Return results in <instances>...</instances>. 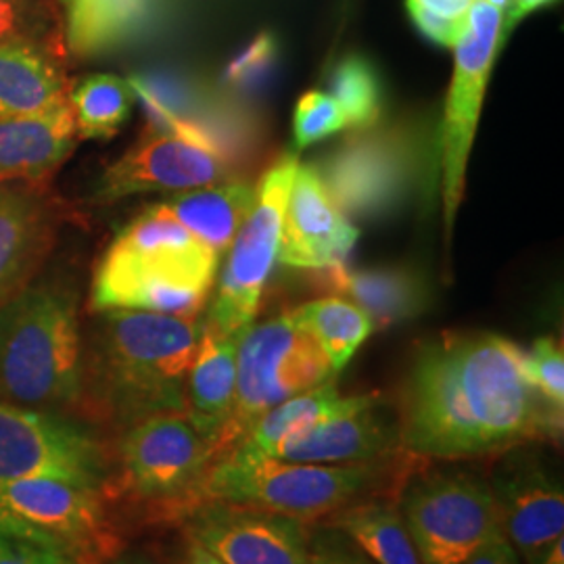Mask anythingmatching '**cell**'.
Instances as JSON below:
<instances>
[{
    "mask_svg": "<svg viewBox=\"0 0 564 564\" xmlns=\"http://www.w3.org/2000/svg\"><path fill=\"white\" fill-rule=\"evenodd\" d=\"M67 51L86 57L99 53L137 23L142 0H59Z\"/></svg>",
    "mask_w": 564,
    "mask_h": 564,
    "instance_id": "28",
    "label": "cell"
},
{
    "mask_svg": "<svg viewBox=\"0 0 564 564\" xmlns=\"http://www.w3.org/2000/svg\"><path fill=\"white\" fill-rule=\"evenodd\" d=\"M220 149L155 128L109 165L97 199L118 202L142 193H186L226 181Z\"/></svg>",
    "mask_w": 564,
    "mask_h": 564,
    "instance_id": "14",
    "label": "cell"
},
{
    "mask_svg": "<svg viewBox=\"0 0 564 564\" xmlns=\"http://www.w3.org/2000/svg\"><path fill=\"white\" fill-rule=\"evenodd\" d=\"M291 316L321 343L337 375L375 330V323L362 307L341 297L305 303Z\"/></svg>",
    "mask_w": 564,
    "mask_h": 564,
    "instance_id": "27",
    "label": "cell"
},
{
    "mask_svg": "<svg viewBox=\"0 0 564 564\" xmlns=\"http://www.w3.org/2000/svg\"><path fill=\"white\" fill-rule=\"evenodd\" d=\"M527 370L538 391L547 402L563 410L564 358L563 347L554 337H542L527 351Z\"/></svg>",
    "mask_w": 564,
    "mask_h": 564,
    "instance_id": "33",
    "label": "cell"
},
{
    "mask_svg": "<svg viewBox=\"0 0 564 564\" xmlns=\"http://www.w3.org/2000/svg\"><path fill=\"white\" fill-rule=\"evenodd\" d=\"M400 449L398 421L384 414L375 395H366L362 403L286 437L272 458L351 466L389 463Z\"/></svg>",
    "mask_w": 564,
    "mask_h": 564,
    "instance_id": "17",
    "label": "cell"
},
{
    "mask_svg": "<svg viewBox=\"0 0 564 564\" xmlns=\"http://www.w3.org/2000/svg\"><path fill=\"white\" fill-rule=\"evenodd\" d=\"M335 377L321 343L291 314L245 328L237 345L235 410L220 454L239 444L268 410Z\"/></svg>",
    "mask_w": 564,
    "mask_h": 564,
    "instance_id": "6",
    "label": "cell"
},
{
    "mask_svg": "<svg viewBox=\"0 0 564 564\" xmlns=\"http://www.w3.org/2000/svg\"><path fill=\"white\" fill-rule=\"evenodd\" d=\"M61 477L105 491L107 452L99 435L61 412L0 402V481Z\"/></svg>",
    "mask_w": 564,
    "mask_h": 564,
    "instance_id": "11",
    "label": "cell"
},
{
    "mask_svg": "<svg viewBox=\"0 0 564 564\" xmlns=\"http://www.w3.org/2000/svg\"><path fill=\"white\" fill-rule=\"evenodd\" d=\"M297 167V158L286 155L268 170L256 188L253 207L230 245L218 291L203 321L224 335L241 337L258 314L279 251L282 212Z\"/></svg>",
    "mask_w": 564,
    "mask_h": 564,
    "instance_id": "10",
    "label": "cell"
},
{
    "mask_svg": "<svg viewBox=\"0 0 564 564\" xmlns=\"http://www.w3.org/2000/svg\"><path fill=\"white\" fill-rule=\"evenodd\" d=\"M512 447L491 473V494L506 540L527 563L564 533V491L554 470L531 449Z\"/></svg>",
    "mask_w": 564,
    "mask_h": 564,
    "instance_id": "15",
    "label": "cell"
},
{
    "mask_svg": "<svg viewBox=\"0 0 564 564\" xmlns=\"http://www.w3.org/2000/svg\"><path fill=\"white\" fill-rule=\"evenodd\" d=\"M0 48H32L65 59L59 0H0Z\"/></svg>",
    "mask_w": 564,
    "mask_h": 564,
    "instance_id": "30",
    "label": "cell"
},
{
    "mask_svg": "<svg viewBox=\"0 0 564 564\" xmlns=\"http://www.w3.org/2000/svg\"><path fill=\"white\" fill-rule=\"evenodd\" d=\"M272 57H274L272 39H268V36L258 39L247 48V53H242L241 57L230 65L228 80L235 82L237 86L253 84L268 72Z\"/></svg>",
    "mask_w": 564,
    "mask_h": 564,
    "instance_id": "37",
    "label": "cell"
},
{
    "mask_svg": "<svg viewBox=\"0 0 564 564\" xmlns=\"http://www.w3.org/2000/svg\"><path fill=\"white\" fill-rule=\"evenodd\" d=\"M78 141L69 99L32 116H0V182H44Z\"/></svg>",
    "mask_w": 564,
    "mask_h": 564,
    "instance_id": "20",
    "label": "cell"
},
{
    "mask_svg": "<svg viewBox=\"0 0 564 564\" xmlns=\"http://www.w3.org/2000/svg\"><path fill=\"white\" fill-rule=\"evenodd\" d=\"M0 533L93 564L109 540L102 489L61 477L0 481Z\"/></svg>",
    "mask_w": 564,
    "mask_h": 564,
    "instance_id": "9",
    "label": "cell"
},
{
    "mask_svg": "<svg viewBox=\"0 0 564 564\" xmlns=\"http://www.w3.org/2000/svg\"><path fill=\"white\" fill-rule=\"evenodd\" d=\"M464 564H521V556L500 531L479 545Z\"/></svg>",
    "mask_w": 564,
    "mask_h": 564,
    "instance_id": "38",
    "label": "cell"
},
{
    "mask_svg": "<svg viewBox=\"0 0 564 564\" xmlns=\"http://www.w3.org/2000/svg\"><path fill=\"white\" fill-rule=\"evenodd\" d=\"M61 63L32 48H0V116L44 113L67 102Z\"/></svg>",
    "mask_w": 564,
    "mask_h": 564,
    "instance_id": "24",
    "label": "cell"
},
{
    "mask_svg": "<svg viewBox=\"0 0 564 564\" xmlns=\"http://www.w3.org/2000/svg\"><path fill=\"white\" fill-rule=\"evenodd\" d=\"M408 13L426 39H431L437 44H444V46H456L458 42L463 41L466 28H468V18L466 20H447V18H442V15L424 9L423 4H419L416 0H408Z\"/></svg>",
    "mask_w": 564,
    "mask_h": 564,
    "instance_id": "35",
    "label": "cell"
},
{
    "mask_svg": "<svg viewBox=\"0 0 564 564\" xmlns=\"http://www.w3.org/2000/svg\"><path fill=\"white\" fill-rule=\"evenodd\" d=\"M358 230L326 193L312 165L295 170L282 212L279 258L295 268H324L347 260Z\"/></svg>",
    "mask_w": 564,
    "mask_h": 564,
    "instance_id": "18",
    "label": "cell"
},
{
    "mask_svg": "<svg viewBox=\"0 0 564 564\" xmlns=\"http://www.w3.org/2000/svg\"><path fill=\"white\" fill-rule=\"evenodd\" d=\"M57 230V205L42 182H0V303L32 282Z\"/></svg>",
    "mask_w": 564,
    "mask_h": 564,
    "instance_id": "19",
    "label": "cell"
},
{
    "mask_svg": "<svg viewBox=\"0 0 564 564\" xmlns=\"http://www.w3.org/2000/svg\"><path fill=\"white\" fill-rule=\"evenodd\" d=\"M403 452L464 460L563 435V410L531 381L527 351L502 335H442L421 345L400 400Z\"/></svg>",
    "mask_w": 564,
    "mask_h": 564,
    "instance_id": "1",
    "label": "cell"
},
{
    "mask_svg": "<svg viewBox=\"0 0 564 564\" xmlns=\"http://www.w3.org/2000/svg\"><path fill=\"white\" fill-rule=\"evenodd\" d=\"M333 99L347 116V126L368 128L381 116V86L372 65L362 57L343 59L330 76Z\"/></svg>",
    "mask_w": 564,
    "mask_h": 564,
    "instance_id": "31",
    "label": "cell"
},
{
    "mask_svg": "<svg viewBox=\"0 0 564 564\" xmlns=\"http://www.w3.org/2000/svg\"><path fill=\"white\" fill-rule=\"evenodd\" d=\"M527 564H564V540L558 538L556 542L545 545L544 550L533 556Z\"/></svg>",
    "mask_w": 564,
    "mask_h": 564,
    "instance_id": "42",
    "label": "cell"
},
{
    "mask_svg": "<svg viewBox=\"0 0 564 564\" xmlns=\"http://www.w3.org/2000/svg\"><path fill=\"white\" fill-rule=\"evenodd\" d=\"M0 564H82L80 561L41 545L28 544L0 533Z\"/></svg>",
    "mask_w": 564,
    "mask_h": 564,
    "instance_id": "36",
    "label": "cell"
},
{
    "mask_svg": "<svg viewBox=\"0 0 564 564\" xmlns=\"http://www.w3.org/2000/svg\"><path fill=\"white\" fill-rule=\"evenodd\" d=\"M330 524L375 564H423L393 502H354L330 514Z\"/></svg>",
    "mask_w": 564,
    "mask_h": 564,
    "instance_id": "26",
    "label": "cell"
},
{
    "mask_svg": "<svg viewBox=\"0 0 564 564\" xmlns=\"http://www.w3.org/2000/svg\"><path fill=\"white\" fill-rule=\"evenodd\" d=\"M188 538L226 564H307L310 531L293 517L205 502L188 512Z\"/></svg>",
    "mask_w": 564,
    "mask_h": 564,
    "instance_id": "16",
    "label": "cell"
},
{
    "mask_svg": "<svg viewBox=\"0 0 564 564\" xmlns=\"http://www.w3.org/2000/svg\"><path fill=\"white\" fill-rule=\"evenodd\" d=\"M218 258L163 203L153 205L105 251L90 289V307L197 318L209 300Z\"/></svg>",
    "mask_w": 564,
    "mask_h": 564,
    "instance_id": "3",
    "label": "cell"
},
{
    "mask_svg": "<svg viewBox=\"0 0 564 564\" xmlns=\"http://www.w3.org/2000/svg\"><path fill=\"white\" fill-rule=\"evenodd\" d=\"M400 512L423 564H464L500 533L491 487L463 468L412 479L403 487Z\"/></svg>",
    "mask_w": 564,
    "mask_h": 564,
    "instance_id": "8",
    "label": "cell"
},
{
    "mask_svg": "<svg viewBox=\"0 0 564 564\" xmlns=\"http://www.w3.org/2000/svg\"><path fill=\"white\" fill-rule=\"evenodd\" d=\"M203 324L139 310L101 312L84 358V393L121 426L186 412V379Z\"/></svg>",
    "mask_w": 564,
    "mask_h": 564,
    "instance_id": "2",
    "label": "cell"
},
{
    "mask_svg": "<svg viewBox=\"0 0 564 564\" xmlns=\"http://www.w3.org/2000/svg\"><path fill=\"white\" fill-rule=\"evenodd\" d=\"M312 270L318 286L349 295L379 326L410 321L429 302L423 281L405 270H347L343 263Z\"/></svg>",
    "mask_w": 564,
    "mask_h": 564,
    "instance_id": "22",
    "label": "cell"
},
{
    "mask_svg": "<svg viewBox=\"0 0 564 564\" xmlns=\"http://www.w3.org/2000/svg\"><path fill=\"white\" fill-rule=\"evenodd\" d=\"M550 2H554V0H508V4H510L508 11H510V13H508L506 25L512 28L517 21L523 20L524 15H529L531 11H535V9H540V7H545V4H550Z\"/></svg>",
    "mask_w": 564,
    "mask_h": 564,
    "instance_id": "40",
    "label": "cell"
},
{
    "mask_svg": "<svg viewBox=\"0 0 564 564\" xmlns=\"http://www.w3.org/2000/svg\"><path fill=\"white\" fill-rule=\"evenodd\" d=\"M364 398L366 395L343 398L341 393L337 391L335 379L328 383L318 384V387L268 410L247 431V435L242 437L241 442L228 452H237L242 456L272 458L274 449L286 437L300 433L312 424L321 423L328 416H335L339 412H345V410L362 403Z\"/></svg>",
    "mask_w": 564,
    "mask_h": 564,
    "instance_id": "25",
    "label": "cell"
},
{
    "mask_svg": "<svg viewBox=\"0 0 564 564\" xmlns=\"http://www.w3.org/2000/svg\"><path fill=\"white\" fill-rule=\"evenodd\" d=\"M414 149L400 132L358 134L314 167L343 214L372 216L402 199L414 176Z\"/></svg>",
    "mask_w": 564,
    "mask_h": 564,
    "instance_id": "13",
    "label": "cell"
},
{
    "mask_svg": "<svg viewBox=\"0 0 564 564\" xmlns=\"http://www.w3.org/2000/svg\"><path fill=\"white\" fill-rule=\"evenodd\" d=\"M256 202V188L239 182H220L186 191L163 207L218 256L226 251Z\"/></svg>",
    "mask_w": 564,
    "mask_h": 564,
    "instance_id": "23",
    "label": "cell"
},
{
    "mask_svg": "<svg viewBox=\"0 0 564 564\" xmlns=\"http://www.w3.org/2000/svg\"><path fill=\"white\" fill-rule=\"evenodd\" d=\"M184 564H226L214 556L209 550H205L202 544H197L195 540L188 538V545H186V558Z\"/></svg>",
    "mask_w": 564,
    "mask_h": 564,
    "instance_id": "41",
    "label": "cell"
},
{
    "mask_svg": "<svg viewBox=\"0 0 564 564\" xmlns=\"http://www.w3.org/2000/svg\"><path fill=\"white\" fill-rule=\"evenodd\" d=\"M384 464L389 463H291L224 452L207 473L203 500L258 508L307 523L330 517L387 484Z\"/></svg>",
    "mask_w": 564,
    "mask_h": 564,
    "instance_id": "5",
    "label": "cell"
},
{
    "mask_svg": "<svg viewBox=\"0 0 564 564\" xmlns=\"http://www.w3.org/2000/svg\"><path fill=\"white\" fill-rule=\"evenodd\" d=\"M295 142L310 147L347 128V116L341 105L326 93H307L295 109Z\"/></svg>",
    "mask_w": 564,
    "mask_h": 564,
    "instance_id": "32",
    "label": "cell"
},
{
    "mask_svg": "<svg viewBox=\"0 0 564 564\" xmlns=\"http://www.w3.org/2000/svg\"><path fill=\"white\" fill-rule=\"evenodd\" d=\"M78 139H111L128 120L134 102L130 82L111 74H95L67 93Z\"/></svg>",
    "mask_w": 564,
    "mask_h": 564,
    "instance_id": "29",
    "label": "cell"
},
{
    "mask_svg": "<svg viewBox=\"0 0 564 564\" xmlns=\"http://www.w3.org/2000/svg\"><path fill=\"white\" fill-rule=\"evenodd\" d=\"M416 2L447 20H466L473 4V0H416Z\"/></svg>",
    "mask_w": 564,
    "mask_h": 564,
    "instance_id": "39",
    "label": "cell"
},
{
    "mask_svg": "<svg viewBox=\"0 0 564 564\" xmlns=\"http://www.w3.org/2000/svg\"><path fill=\"white\" fill-rule=\"evenodd\" d=\"M307 564H375L339 529L326 527L310 535Z\"/></svg>",
    "mask_w": 564,
    "mask_h": 564,
    "instance_id": "34",
    "label": "cell"
},
{
    "mask_svg": "<svg viewBox=\"0 0 564 564\" xmlns=\"http://www.w3.org/2000/svg\"><path fill=\"white\" fill-rule=\"evenodd\" d=\"M111 564H162L158 563V561H153V558H147V556H141V554H126V556H120V558H116Z\"/></svg>",
    "mask_w": 564,
    "mask_h": 564,
    "instance_id": "43",
    "label": "cell"
},
{
    "mask_svg": "<svg viewBox=\"0 0 564 564\" xmlns=\"http://www.w3.org/2000/svg\"><path fill=\"white\" fill-rule=\"evenodd\" d=\"M489 4H494L496 9H500V11H505V7H508V0H487Z\"/></svg>",
    "mask_w": 564,
    "mask_h": 564,
    "instance_id": "44",
    "label": "cell"
},
{
    "mask_svg": "<svg viewBox=\"0 0 564 564\" xmlns=\"http://www.w3.org/2000/svg\"><path fill=\"white\" fill-rule=\"evenodd\" d=\"M82 398L78 295L67 282H30L0 303V402L63 414Z\"/></svg>",
    "mask_w": 564,
    "mask_h": 564,
    "instance_id": "4",
    "label": "cell"
},
{
    "mask_svg": "<svg viewBox=\"0 0 564 564\" xmlns=\"http://www.w3.org/2000/svg\"><path fill=\"white\" fill-rule=\"evenodd\" d=\"M203 324V323H202ZM239 337L203 324L202 339L186 379V416L220 454L237 395Z\"/></svg>",
    "mask_w": 564,
    "mask_h": 564,
    "instance_id": "21",
    "label": "cell"
},
{
    "mask_svg": "<svg viewBox=\"0 0 564 564\" xmlns=\"http://www.w3.org/2000/svg\"><path fill=\"white\" fill-rule=\"evenodd\" d=\"M502 11L487 0H473L468 11V28L456 48L454 80L445 102L440 170L445 228L449 230L463 199L464 174L477 121L484 105L485 86L502 42Z\"/></svg>",
    "mask_w": 564,
    "mask_h": 564,
    "instance_id": "12",
    "label": "cell"
},
{
    "mask_svg": "<svg viewBox=\"0 0 564 564\" xmlns=\"http://www.w3.org/2000/svg\"><path fill=\"white\" fill-rule=\"evenodd\" d=\"M121 485L144 505L191 512L218 449L184 412H167L126 426L120 442Z\"/></svg>",
    "mask_w": 564,
    "mask_h": 564,
    "instance_id": "7",
    "label": "cell"
}]
</instances>
